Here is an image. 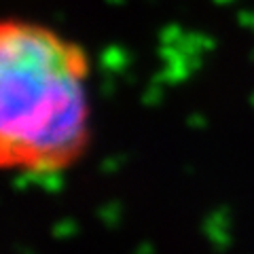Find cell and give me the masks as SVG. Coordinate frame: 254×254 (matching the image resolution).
I'll list each match as a JSON object with an SVG mask.
<instances>
[{
	"label": "cell",
	"instance_id": "1",
	"mask_svg": "<svg viewBox=\"0 0 254 254\" xmlns=\"http://www.w3.org/2000/svg\"><path fill=\"white\" fill-rule=\"evenodd\" d=\"M89 58L28 19L0 28V163L26 176L66 172L91 138Z\"/></svg>",
	"mask_w": 254,
	"mask_h": 254
}]
</instances>
